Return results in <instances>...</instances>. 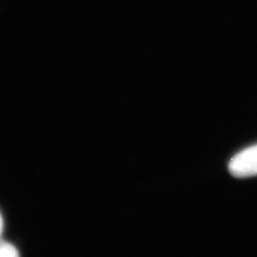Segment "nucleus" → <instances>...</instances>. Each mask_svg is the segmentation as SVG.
I'll return each mask as SVG.
<instances>
[{"instance_id":"1","label":"nucleus","mask_w":257,"mask_h":257,"mask_svg":"<svg viewBox=\"0 0 257 257\" xmlns=\"http://www.w3.org/2000/svg\"><path fill=\"white\" fill-rule=\"evenodd\" d=\"M230 175L236 178L257 176V145L240 151L228 164Z\"/></svg>"},{"instance_id":"2","label":"nucleus","mask_w":257,"mask_h":257,"mask_svg":"<svg viewBox=\"0 0 257 257\" xmlns=\"http://www.w3.org/2000/svg\"><path fill=\"white\" fill-rule=\"evenodd\" d=\"M20 253L14 245L0 240V257H16Z\"/></svg>"},{"instance_id":"3","label":"nucleus","mask_w":257,"mask_h":257,"mask_svg":"<svg viewBox=\"0 0 257 257\" xmlns=\"http://www.w3.org/2000/svg\"><path fill=\"white\" fill-rule=\"evenodd\" d=\"M3 230H4V220H3V215H2V213H0V238H2Z\"/></svg>"}]
</instances>
